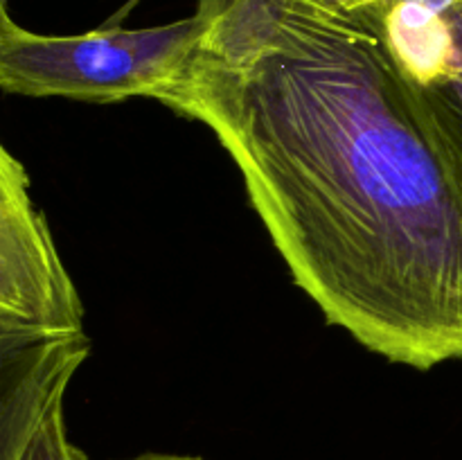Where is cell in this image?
I'll return each mask as SVG.
<instances>
[{
  "instance_id": "cell-1",
  "label": "cell",
  "mask_w": 462,
  "mask_h": 460,
  "mask_svg": "<svg viewBox=\"0 0 462 460\" xmlns=\"http://www.w3.org/2000/svg\"><path fill=\"white\" fill-rule=\"evenodd\" d=\"M152 99L201 122L298 287L393 363L462 359V174L382 32L334 0H197Z\"/></svg>"
},
{
  "instance_id": "cell-5",
  "label": "cell",
  "mask_w": 462,
  "mask_h": 460,
  "mask_svg": "<svg viewBox=\"0 0 462 460\" xmlns=\"http://www.w3.org/2000/svg\"><path fill=\"white\" fill-rule=\"evenodd\" d=\"M0 460H88V455L70 442L63 422V395H57L36 418L27 436Z\"/></svg>"
},
{
  "instance_id": "cell-4",
  "label": "cell",
  "mask_w": 462,
  "mask_h": 460,
  "mask_svg": "<svg viewBox=\"0 0 462 460\" xmlns=\"http://www.w3.org/2000/svg\"><path fill=\"white\" fill-rule=\"evenodd\" d=\"M462 174V0H388L374 21Z\"/></svg>"
},
{
  "instance_id": "cell-3",
  "label": "cell",
  "mask_w": 462,
  "mask_h": 460,
  "mask_svg": "<svg viewBox=\"0 0 462 460\" xmlns=\"http://www.w3.org/2000/svg\"><path fill=\"white\" fill-rule=\"evenodd\" d=\"M84 307L48 221L30 197L23 162L0 152V359L81 338Z\"/></svg>"
},
{
  "instance_id": "cell-6",
  "label": "cell",
  "mask_w": 462,
  "mask_h": 460,
  "mask_svg": "<svg viewBox=\"0 0 462 460\" xmlns=\"http://www.w3.org/2000/svg\"><path fill=\"white\" fill-rule=\"evenodd\" d=\"M135 3H138V0H131L129 7H126V9L134 7ZM334 3H338L343 9H347V12L356 14V16L368 18V21H374V18L379 16V12H382V9L386 7L388 0H334ZM126 9H122L120 16L126 12Z\"/></svg>"
},
{
  "instance_id": "cell-2",
  "label": "cell",
  "mask_w": 462,
  "mask_h": 460,
  "mask_svg": "<svg viewBox=\"0 0 462 460\" xmlns=\"http://www.w3.org/2000/svg\"><path fill=\"white\" fill-rule=\"evenodd\" d=\"M199 36L192 14L170 25L126 30L104 25L72 36L30 32L0 0V88L23 97L116 104L153 97Z\"/></svg>"
},
{
  "instance_id": "cell-7",
  "label": "cell",
  "mask_w": 462,
  "mask_h": 460,
  "mask_svg": "<svg viewBox=\"0 0 462 460\" xmlns=\"http://www.w3.org/2000/svg\"><path fill=\"white\" fill-rule=\"evenodd\" d=\"M131 460H203V458H197V455H174V454H144Z\"/></svg>"
}]
</instances>
